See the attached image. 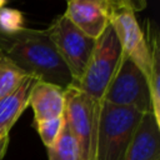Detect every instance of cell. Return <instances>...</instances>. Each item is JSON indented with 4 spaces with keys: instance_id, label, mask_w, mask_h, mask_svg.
I'll return each instance as SVG.
<instances>
[{
    "instance_id": "obj_13",
    "label": "cell",
    "mask_w": 160,
    "mask_h": 160,
    "mask_svg": "<svg viewBox=\"0 0 160 160\" xmlns=\"http://www.w3.org/2000/svg\"><path fill=\"white\" fill-rule=\"evenodd\" d=\"M48 156L49 160H79L78 144L66 122L56 141L48 148Z\"/></svg>"
},
{
    "instance_id": "obj_1",
    "label": "cell",
    "mask_w": 160,
    "mask_h": 160,
    "mask_svg": "<svg viewBox=\"0 0 160 160\" xmlns=\"http://www.w3.org/2000/svg\"><path fill=\"white\" fill-rule=\"evenodd\" d=\"M0 52L25 75L39 81L64 90L72 85L71 74L45 30L22 28L14 32L0 31Z\"/></svg>"
},
{
    "instance_id": "obj_7",
    "label": "cell",
    "mask_w": 160,
    "mask_h": 160,
    "mask_svg": "<svg viewBox=\"0 0 160 160\" xmlns=\"http://www.w3.org/2000/svg\"><path fill=\"white\" fill-rule=\"evenodd\" d=\"M45 32L68 66L74 85L80 80L88 66L95 40L80 31L64 14L58 16L51 25L45 29Z\"/></svg>"
},
{
    "instance_id": "obj_15",
    "label": "cell",
    "mask_w": 160,
    "mask_h": 160,
    "mask_svg": "<svg viewBox=\"0 0 160 160\" xmlns=\"http://www.w3.org/2000/svg\"><path fill=\"white\" fill-rule=\"evenodd\" d=\"M64 124H65L64 115L60 118H56V119L34 122L39 136L46 148H50L56 141V139L59 138V135L64 128Z\"/></svg>"
},
{
    "instance_id": "obj_18",
    "label": "cell",
    "mask_w": 160,
    "mask_h": 160,
    "mask_svg": "<svg viewBox=\"0 0 160 160\" xmlns=\"http://www.w3.org/2000/svg\"><path fill=\"white\" fill-rule=\"evenodd\" d=\"M4 5H5V1H0V9H2Z\"/></svg>"
},
{
    "instance_id": "obj_17",
    "label": "cell",
    "mask_w": 160,
    "mask_h": 160,
    "mask_svg": "<svg viewBox=\"0 0 160 160\" xmlns=\"http://www.w3.org/2000/svg\"><path fill=\"white\" fill-rule=\"evenodd\" d=\"M9 141H10L9 134H6V135L0 138V160H2V158L6 154V150H8V146H9Z\"/></svg>"
},
{
    "instance_id": "obj_4",
    "label": "cell",
    "mask_w": 160,
    "mask_h": 160,
    "mask_svg": "<svg viewBox=\"0 0 160 160\" xmlns=\"http://www.w3.org/2000/svg\"><path fill=\"white\" fill-rule=\"evenodd\" d=\"M100 104L79 89L65 90L64 119L79 149V160H94Z\"/></svg>"
},
{
    "instance_id": "obj_12",
    "label": "cell",
    "mask_w": 160,
    "mask_h": 160,
    "mask_svg": "<svg viewBox=\"0 0 160 160\" xmlns=\"http://www.w3.org/2000/svg\"><path fill=\"white\" fill-rule=\"evenodd\" d=\"M148 36L146 42L150 52V65H149V76L148 85L151 99L152 115L155 120L160 124V46H159V34L156 28L148 21Z\"/></svg>"
},
{
    "instance_id": "obj_2",
    "label": "cell",
    "mask_w": 160,
    "mask_h": 160,
    "mask_svg": "<svg viewBox=\"0 0 160 160\" xmlns=\"http://www.w3.org/2000/svg\"><path fill=\"white\" fill-rule=\"evenodd\" d=\"M142 114L101 101L94 160H122Z\"/></svg>"
},
{
    "instance_id": "obj_3",
    "label": "cell",
    "mask_w": 160,
    "mask_h": 160,
    "mask_svg": "<svg viewBox=\"0 0 160 160\" xmlns=\"http://www.w3.org/2000/svg\"><path fill=\"white\" fill-rule=\"evenodd\" d=\"M121 55L120 42L109 24L100 38L95 40L91 58L82 76L71 86L79 89L92 100L101 102L106 88L119 66Z\"/></svg>"
},
{
    "instance_id": "obj_8",
    "label": "cell",
    "mask_w": 160,
    "mask_h": 160,
    "mask_svg": "<svg viewBox=\"0 0 160 160\" xmlns=\"http://www.w3.org/2000/svg\"><path fill=\"white\" fill-rule=\"evenodd\" d=\"M108 0H71L64 15L86 36L96 40L109 26Z\"/></svg>"
},
{
    "instance_id": "obj_9",
    "label": "cell",
    "mask_w": 160,
    "mask_h": 160,
    "mask_svg": "<svg viewBox=\"0 0 160 160\" xmlns=\"http://www.w3.org/2000/svg\"><path fill=\"white\" fill-rule=\"evenodd\" d=\"M122 160H160V124L151 112L142 114Z\"/></svg>"
},
{
    "instance_id": "obj_16",
    "label": "cell",
    "mask_w": 160,
    "mask_h": 160,
    "mask_svg": "<svg viewBox=\"0 0 160 160\" xmlns=\"http://www.w3.org/2000/svg\"><path fill=\"white\" fill-rule=\"evenodd\" d=\"M22 29L21 14L14 9H0V31L14 32Z\"/></svg>"
},
{
    "instance_id": "obj_6",
    "label": "cell",
    "mask_w": 160,
    "mask_h": 160,
    "mask_svg": "<svg viewBox=\"0 0 160 160\" xmlns=\"http://www.w3.org/2000/svg\"><path fill=\"white\" fill-rule=\"evenodd\" d=\"M109 1V24L115 31L121 50L141 70L148 80L150 52L146 38L135 18L132 1L108 0Z\"/></svg>"
},
{
    "instance_id": "obj_19",
    "label": "cell",
    "mask_w": 160,
    "mask_h": 160,
    "mask_svg": "<svg viewBox=\"0 0 160 160\" xmlns=\"http://www.w3.org/2000/svg\"><path fill=\"white\" fill-rule=\"evenodd\" d=\"M0 138H1V136H0Z\"/></svg>"
},
{
    "instance_id": "obj_10",
    "label": "cell",
    "mask_w": 160,
    "mask_h": 160,
    "mask_svg": "<svg viewBox=\"0 0 160 160\" xmlns=\"http://www.w3.org/2000/svg\"><path fill=\"white\" fill-rule=\"evenodd\" d=\"M29 105L34 110V122L60 118L65 110V90L52 84L36 81L30 92Z\"/></svg>"
},
{
    "instance_id": "obj_11",
    "label": "cell",
    "mask_w": 160,
    "mask_h": 160,
    "mask_svg": "<svg viewBox=\"0 0 160 160\" xmlns=\"http://www.w3.org/2000/svg\"><path fill=\"white\" fill-rule=\"evenodd\" d=\"M35 78L26 75L21 82L0 99V136L10 132V129L29 106L30 92L36 84Z\"/></svg>"
},
{
    "instance_id": "obj_5",
    "label": "cell",
    "mask_w": 160,
    "mask_h": 160,
    "mask_svg": "<svg viewBox=\"0 0 160 160\" xmlns=\"http://www.w3.org/2000/svg\"><path fill=\"white\" fill-rule=\"evenodd\" d=\"M102 101L116 106L131 108L141 114H152L148 80L138 65L124 52L106 88Z\"/></svg>"
},
{
    "instance_id": "obj_14",
    "label": "cell",
    "mask_w": 160,
    "mask_h": 160,
    "mask_svg": "<svg viewBox=\"0 0 160 160\" xmlns=\"http://www.w3.org/2000/svg\"><path fill=\"white\" fill-rule=\"evenodd\" d=\"M26 75L0 52V99L11 92Z\"/></svg>"
}]
</instances>
